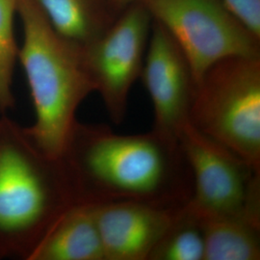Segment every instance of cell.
Segmentation results:
<instances>
[{
    "mask_svg": "<svg viewBox=\"0 0 260 260\" xmlns=\"http://www.w3.org/2000/svg\"><path fill=\"white\" fill-rule=\"evenodd\" d=\"M60 158L79 203L182 207L192 195L179 141L155 130L121 135L106 124L77 121Z\"/></svg>",
    "mask_w": 260,
    "mask_h": 260,
    "instance_id": "6da1fadb",
    "label": "cell"
},
{
    "mask_svg": "<svg viewBox=\"0 0 260 260\" xmlns=\"http://www.w3.org/2000/svg\"><path fill=\"white\" fill-rule=\"evenodd\" d=\"M0 115V255L27 260L56 218L79 202L61 158Z\"/></svg>",
    "mask_w": 260,
    "mask_h": 260,
    "instance_id": "7a4b0ae2",
    "label": "cell"
},
{
    "mask_svg": "<svg viewBox=\"0 0 260 260\" xmlns=\"http://www.w3.org/2000/svg\"><path fill=\"white\" fill-rule=\"evenodd\" d=\"M23 40L19 63L26 76L35 121L25 126L39 149L60 158L77 121L76 112L95 92L82 47L61 37L34 0H19Z\"/></svg>",
    "mask_w": 260,
    "mask_h": 260,
    "instance_id": "3957f363",
    "label": "cell"
},
{
    "mask_svg": "<svg viewBox=\"0 0 260 260\" xmlns=\"http://www.w3.org/2000/svg\"><path fill=\"white\" fill-rule=\"evenodd\" d=\"M190 123L260 172V57H232L196 87Z\"/></svg>",
    "mask_w": 260,
    "mask_h": 260,
    "instance_id": "277c9868",
    "label": "cell"
},
{
    "mask_svg": "<svg viewBox=\"0 0 260 260\" xmlns=\"http://www.w3.org/2000/svg\"><path fill=\"white\" fill-rule=\"evenodd\" d=\"M192 176L184 209L198 219L238 216L260 222V172L188 122L178 135Z\"/></svg>",
    "mask_w": 260,
    "mask_h": 260,
    "instance_id": "5b68a950",
    "label": "cell"
},
{
    "mask_svg": "<svg viewBox=\"0 0 260 260\" xmlns=\"http://www.w3.org/2000/svg\"><path fill=\"white\" fill-rule=\"evenodd\" d=\"M152 19L177 42L196 87L206 72L232 57H260L255 37L221 0H143Z\"/></svg>",
    "mask_w": 260,
    "mask_h": 260,
    "instance_id": "8992f818",
    "label": "cell"
},
{
    "mask_svg": "<svg viewBox=\"0 0 260 260\" xmlns=\"http://www.w3.org/2000/svg\"><path fill=\"white\" fill-rule=\"evenodd\" d=\"M153 19L143 2L122 10L103 33L82 47L84 62L95 92L114 123L127 111L130 90L140 78Z\"/></svg>",
    "mask_w": 260,
    "mask_h": 260,
    "instance_id": "52a82bcc",
    "label": "cell"
},
{
    "mask_svg": "<svg viewBox=\"0 0 260 260\" xmlns=\"http://www.w3.org/2000/svg\"><path fill=\"white\" fill-rule=\"evenodd\" d=\"M140 78L153 105L152 129L178 139L180 131L190 122L195 80L177 42L154 20Z\"/></svg>",
    "mask_w": 260,
    "mask_h": 260,
    "instance_id": "ba28073f",
    "label": "cell"
},
{
    "mask_svg": "<svg viewBox=\"0 0 260 260\" xmlns=\"http://www.w3.org/2000/svg\"><path fill=\"white\" fill-rule=\"evenodd\" d=\"M182 207L140 202L93 205L104 259L149 260Z\"/></svg>",
    "mask_w": 260,
    "mask_h": 260,
    "instance_id": "9c48e42d",
    "label": "cell"
},
{
    "mask_svg": "<svg viewBox=\"0 0 260 260\" xmlns=\"http://www.w3.org/2000/svg\"><path fill=\"white\" fill-rule=\"evenodd\" d=\"M27 260H105L93 205L75 203L56 218Z\"/></svg>",
    "mask_w": 260,
    "mask_h": 260,
    "instance_id": "30bf717a",
    "label": "cell"
},
{
    "mask_svg": "<svg viewBox=\"0 0 260 260\" xmlns=\"http://www.w3.org/2000/svg\"><path fill=\"white\" fill-rule=\"evenodd\" d=\"M56 32L79 47L99 37L113 21L108 0H34Z\"/></svg>",
    "mask_w": 260,
    "mask_h": 260,
    "instance_id": "8fae6325",
    "label": "cell"
},
{
    "mask_svg": "<svg viewBox=\"0 0 260 260\" xmlns=\"http://www.w3.org/2000/svg\"><path fill=\"white\" fill-rule=\"evenodd\" d=\"M196 219L204 233L205 260L260 259L259 221L238 216Z\"/></svg>",
    "mask_w": 260,
    "mask_h": 260,
    "instance_id": "7c38bea8",
    "label": "cell"
},
{
    "mask_svg": "<svg viewBox=\"0 0 260 260\" xmlns=\"http://www.w3.org/2000/svg\"><path fill=\"white\" fill-rule=\"evenodd\" d=\"M205 251L202 226L183 206L149 260H205Z\"/></svg>",
    "mask_w": 260,
    "mask_h": 260,
    "instance_id": "4fadbf2b",
    "label": "cell"
},
{
    "mask_svg": "<svg viewBox=\"0 0 260 260\" xmlns=\"http://www.w3.org/2000/svg\"><path fill=\"white\" fill-rule=\"evenodd\" d=\"M19 0H0V114H7L15 105L13 80L19 62L15 35V18Z\"/></svg>",
    "mask_w": 260,
    "mask_h": 260,
    "instance_id": "5bb4252c",
    "label": "cell"
},
{
    "mask_svg": "<svg viewBox=\"0 0 260 260\" xmlns=\"http://www.w3.org/2000/svg\"><path fill=\"white\" fill-rule=\"evenodd\" d=\"M256 38L260 39V0H221Z\"/></svg>",
    "mask_w": 260,
    "mask_h": 260,
    "instance_id": "9a60e30c",
    "label": "cell"
},
{
    "mask_svg": "<svg viewBox=\"0 0 260 260\" xmlns=\"http://www.w3.org/2000/svg\"><path fill=\"white\" fill-rule=\"evenodd\" d=\"M142 1L143 0H108L112 9L118 10V11H122L127 8L130 5L137 2H142Z\"/></svg>",
    "mask_w": 260,
    "mask_h": 260,
    "instance_id": "2e32d148",
    "label": "cell"
},
{
    "mask_svg": "<svg viewBox=\"0 0 260 260\" xmlns=\"http://www.w3.org/2000/svg\"><path fill=\"white\" fill-rule=\"evenodd\" d=\"M0 259H2V257H1V255H0Z\"/></svg>",
    "mask_w": 260,
    "mask_h": 260,
    "instance_id": "e0dca14e",
    "label": "cell"
}]
</instances>
